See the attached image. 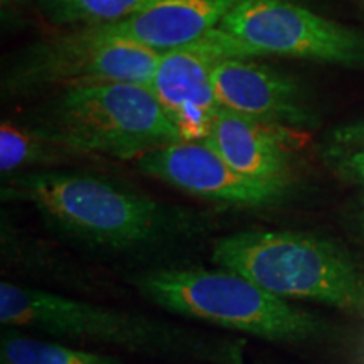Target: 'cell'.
<instances>
[{"label": "cell", "instance_id": "obj_1", "mask_svg": "<svg viewBox=\"0 0 364 364\" xmlns=\"http://www.w3.org/2000/svg\"><path fill=\"white\" fill-rule=\"evenodd\" d=\"M4 179V201L31 204L54 233L95 252H152L199 230L184 209L90 172L22 171Z\"/></svg>", "mask_w": 364, "mask_h": 364}, {"label": "cell", "instance_id": "obj_2", "mask_svg": "<svg viewBox=\"0 0 364 364\" xmlns=\"http://www.w3.org/2000/svg\"><path fill=\"white\" fill-rule=\"evenodd\" d=\"M0 322L6 327H27L58 339L103 344L154 358L248 364L243 339L215 336L12 282L0 284Z\"/></svg>", "mask_w": 364, "mask_h": 364}, {"label": "cell", "instance_id": "obj_3", "mask_svg": "<svg viewBox=\"0 0 364 364\" xmlns=\"http://www.w3.org/2000/svg\"><path fill=\"white\" fill-rule=\"evenodd\" d=\"M211 260L290 300L324 304L364 318V268L334 241L302 231H238Z\"/></svg>", "mask_w": 364, "mask_h": 364}, {"label": "cell", "instance_id": "obj_4", "mask_svg": "<svg viewBox=\"0 0 364 364\" xmlns=\"http://www.w3.org/2000/svg\"><path fill=\"white\" fill-rule=\"evenodd\" d=\"M134 285L164 311L270 343L302 344L326 331L317 316L226 268H157L135 277Z\"/></svg>", "mask_w": 364, "mask_h": 364}, {"label": "cell", "instance_id": "obj_5", "mask_svg": "<svg viewBox=\"0 0 364 364\" xmlns=\"http://www.w3.org/2000/svg\"><path fill=\"white\" fill-rule=\"evenodd\" d=\"M31 129L63 150L124 161H136L150 150L182 142L152 88L139 83H100L59 91Z\"/></svg>", "mask_w": 364, "mask_h": 364}, {"label": "cell", "instance_id": "obj_6", "mask_svg": "<svg viewBox=\"0 0 364 364\" xmlns=\"http://www.w3.org/2000/svg\"><path fill=\"white\" fill-rule=\"evenodd\" d=\"M161 53L113 38L102 26L44 39L27 48L4 76L9 95H33L100 83L150 85Z\"/></svg>", "mask_w": 364, "mask_h": 364}, {"label": "cell", "instance_id": "obj_7", "mask_svg": "<svg viewBox=\"0 0 364 364\" xmlns=\"http://www.w3.org/2000/svg\"><path fill=\"white\" fill-rule=\"evenodd\" d=\"M220 27L252 44L263 56L275 54L364 68L361 33L290 0H241Z\"/></svg>", "mask_w": 364, "mask_h": 364}, {"label": "cell", "instance_id": "obj_8", "mask_svg": "<svg viewBox=\"0 0 364 364\" xmlns=\"http://www.w3.org/2000/svg\"><path fill=\"white\" fill-rule=\"evenodd\" d=\"M263 56L257 48L223 27L201 39L161 53L150 88L177 127L182 142H199L211 130L221 107L216 98V68L226 59Z\"/></svg>", "mask_w": 364, "mask_h": 364}, {"label": "cell", "instance_id": "obj_9", "mask_svg": "<svg viewBox=\"0 0 364 364\" xmlns=\"http://www.w3.org/2000/svg\"><path fill=\"white\" fill-rule=\"evenodd\" d=\"M136 169L182 193L231 208L275 206L292 189L241 174L203 140L150 150L136 159Z\"/></svg>", "mask_w": 364, "mask_h": 364}, {"label": "cell", "instance_id": "obj_10", "mask_svg": "<svg viewBox=\"0 0 364 364\" xmlns=\"http://www.w3.org/2000/svg\"><path fill=\"white\" fill-rule=\"evenodd\" d=\"M213 80L220 107L226 110L289 129H302L314 122L302 86L253 59H226L216 68Z\"/></svg>", "mask_w": 364, "mask_h": 364}, {"label": "cell", "instance_id": "obj_11", "mask_svg": "<svg viewBox=\"0 0 364 364\" xmlns=\"http://www.w3.org/2000/svg\"><path fill=\"white\" fill-rule=\"evenodd\" d=\"M294 130L221 108L203 142L241 174L292 186Z\"/></svg>", "mask_w": 364, "mask_h": 364}, {"label": "cell", "instance_id": "obj_12", "mask_svg": "<svg viewBox=\"0 0 364 364\" xmlns=\"http://www.w3.org/2000/svg\"><path fill=\"white\" fill-rule=\"evenodd\" d=\"M241 0H150L127 19L103 24L113 38L166 53L216 29Z\"/></svg>", "mask_w": 364, "mask_h": 364}, {"label": "cell", "instance_id": "obj_13", "mask_svg": "<svg viewBox=\"0 0 364 364\" xmlns=\"http://www.w3.org/2000/svg\"><path fill=\"white\" fill-rule=\"evenodd\" d=\"M0 364H127L105 353L81 351L70 346L21 334L9 327L0 339Z\"/></svg>", "mask_w": 364, "mask_h": 364}, {"label": "cell", "instance_id": "obj_14", "mask_svg": "<svg viewBox=\"0 0 364 364\" xmlns=\"http://www.w3.org/2000/svg\"><path fill=\"white\" fill-rule=\"evenodd\" d=\"M150 0H38L39 11L56 26H103L127 19Z\"/></svg>", "mask_w": 364, "mask_h": 364}, {"label": "cell", "instance_id": "obj_15", "mask_svg": "<svg viewBox=\"0 0 364 364\" xmlns=\"http://www.w3.org/2000/svg\"><path fill=\"white\" fill-rule=\"evenodd\" d=\"M56 145L44 140L33 129L4 122L0 127V171L4 177L22 172L36 164H48L54 159Z\"/></svg>", "mask_w": 364, "mask_h": 364}, {"label": "cell", "instance_id": "obj_16", "mask_svg": "<svg viewBox=\"0 0 364 364\" xmlns=\"http://www.w3.org/2000/svg\"><path fill=\"white\" fill-rule=\"evenodd\" d=\"M329 152L364 150V120L338 127L329 135Z\"/></svg>", "mask_w": 364, "mask_h": 364}, {"label": "cell", "instance_id": "obj_17", "mask_svg": "<svg viewBox=\"0 0 364 364\" xmlns=\"http://www.w3.org/2000/svg\"><path fill=\"white\" fill-rule=\"evenodd\" d=\"M329 159L346 179H351L364 186V150H348V152H329Z\"/></svg>", "mask_w": 364, "mask_h": 364}, {"label": "cell", "instance_id": "obj_18", "mask_svg": "<svg viewBox=\"0 0 364 364\" xmlns=\"http://www.w3.org/2000/svg\"><path fill=\"white\" fill-rule=\"evenodd\" d=\"M29 4L31 0H0V7H2L4 17L22 12Z\"/></svg>", "mask_w": 364, "mask_h": 364}, {"label": "cell", "instance_id": "obj_19", "mask_svg": "<svg viewBox=\"0 0 364 364\" xmlns=\"http://www.w3.org/2000/svg\"><path fill=\"white\" fill-rule=\"evenodd\" d=\"M358 223H359V231H361V236H363V238H364V203H363L361 209H359Z\"/></svg>", "mask_w": 364, "mask_h": 364}]
</instances>
